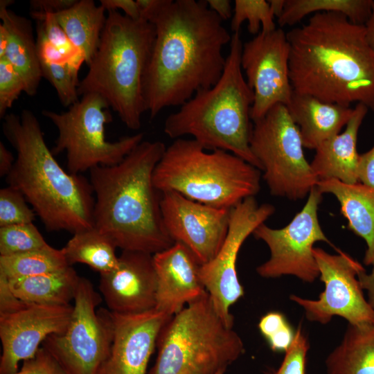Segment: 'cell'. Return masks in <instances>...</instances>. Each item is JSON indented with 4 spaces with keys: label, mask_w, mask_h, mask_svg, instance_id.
Instances as JSON below:
<instances>
[{
    "label": "cell",
    "mask_w": 374,
    "mask_h": 374,
    "mask_svg": "<svg viewBox=\"0 0 374 374\" xmlns=\"http://www.w3.org/2000/svg\"><path fill=\"white\" fill-rule=\"evenodd\" d=\"M152 257L158 310L172 317L207 292L199 276L201 264L184 244L174 242Z\"/></svg>",
    "instance_id": "20"
},
{
    "label": "cell",
    "mask_w": 374,
    "mask_h": 374,
    "mask_svg": "<svg viewBox=\"0 0 374 374\" xmlns=\"http://www.w3.org/2000/svg\"><path fill=\"white\" fill-rule=\"evenodd\" d=\"M268 2L273 15L278 18L283 12L285 0H269Z\"/></svg>",
    "instance_id": "49"
},
{
    "label": "cell",
    "mask_w": 374,
    "mask_h": 374,
    "mask_svg": "<svg viewBox=\"0 0 374 374\" xmlns=\"http://www.w3.org/2000/svg\"><path fill=\"white\" fill-rule=\"evenodd\" d=\"M322 195L317 186L313 188L303 208L285 226L273 229L262 223L255 229L253 236L263 241L270 252L268 260L256 268L260 276L292 275L305 283H313L319 276L313 245L319 241L332 245L318 219Z\"/></svg>",
    "instance_id": "12"
},
{
    "label": "cell",
    "mask_w": 374,
    "mask_h": 374,
    "mask_svg": "<svg viewBox=\"0 0 374 374\" xmlns=\"http://www.w3.org/2000/svg\"><path fill=\"white\" fill-rule=\"evenodd\" d=\"M8 43V35L5 27L0 24V57L4 56Z\"/></svg>",
    "instance_id": "50"
},
{
    "label": "cell",
    "mask_w": 374,
    "mask_h": 374,
    "mask_svg": "<svg viewBox=\"0 0 374 374\" xmlns=\"http://www.w3.org/2000/svg\"><path fill=\"white\" fill-rule=\"evenodd\" d=\"M110 312L112 345L98 374H148L159 335L171 317L156 308L137 314Z\"/></svg>",
    "instance_id": "18"
},
{
    "label": "cell",
    "mask_w": 374,
    "mask_h": 374,
    "mask_svg": "<svg viewBox=\"0 0 374 374\" xmlns=\"http://www.w3.org/2000/svg\"><path fill=\"white\" fill-rule=\"evenodd\" d=\"M30 15L41 25L48 40L69 57L75 67L80 69L81 64L84 62V57L71 42L54 13L31 12Z\"/></svg>",
    "instance_id": "35"
},
{
    "label": "cell",
    "mask_w": 374,
    "mask_h": 374,
    "mask_svg": "<svg viewBox=\"0 0 374 374\" xmlns=\"http://www.w3.org/2000/svg\"><path fill=\"white\" fill-rule=\"evenodd\" d=\"M42 77L55 88L64 107H71L78 102V70L70 63H56L39 58Z\"/></svg>",
    "instance_id": "33"
},
{
    "label": "cell",
    "mask_w": 374,
    "mask_h": 374,
    "mask_svg": "<svg viewBox=\"0 0 374 374\" xmlns=\"http://www.w3.org/2000/svg\"><path fill=\"white\" fill-rule=\"evenodd\" d=\"M78 0H31V12L57 13L73 6Z\"/></svg>",
    "instance_id": "42"
},
{
    "label": "cell",
    "mask_w": 374,
    "mask_h": 374,
    "mask_svg": "<svg viewBox=\"0 0 374 374\" xmlns=\"http://www.w3.org/2000/svg\"><path fill=\"white\" fill-rule=\"evenodd\" d=\"M167 0H136L140 19L151 22Z\"/></svg>",
    "instance_id": "44"
},
{
    "label": "cell",
    "mask_w": 374,
    "mask_h": 374,
    "mask_svg": "<svg viewBox=\"0 0 374 374\" xmlns=\"http://www.w3.org/2000/svg\"><path fill=\"white\" fill-rule=\"evenodd\" d=\"M15 159L12 153L0 141V176L6 177L13 168Z\"/></svg>",
    "instance_id": "47"
},
{
    "label": "cell",
    "mask_w": 374,
    "mask_h": 374,
    "mask_svg": "<svg viewBox=\"0 0 374 374\" xmlns=\"http://www.w3.org/2000/svg\"><path fill=\"white\" fill-rule=\"evenodd\" d=\"M12 0L0 1V18L8 35L5 57L24 80L25 93L34 96L42 77L37 43L33 35L31 21L18 15L8 6Z\"/></svg>",
    "instance_id": "23"
},
{
    "label": "cell",
    "mask_w": 374,
    "mask_h": 374,
    "mask_svg": "<svg viewBox=\"0 0 374 374\" xmlns=\"http://www.w3.org/2000/svg\"><path fill=\"white\" fill-rule=\"evenodd\" d=\"M249 146L271 195L305 198L319 179L305 157L301 133L286 105L278 104L253 122Z\"/></svg>",
    "instance_id": "10"
},
{
    "label": "cell",
    "mask_w": 374,
    "mask_h": 374,
    "mask_svg": "<svg viewBox=\"0 0 374 374\" xmlns=\"http://www.w3.org/2000/svg\"><path fill=\"white\" fill-rule=\"evenodd\" d=\"M208 8L222 21L232 17L233 10L229 0H206Z\"/></svg>",
    "instance_id": "46"
},
{
    "label": "cell",
    "mask_w": 374,
    "mask_h": 374,
    "mask_svg": "<svg viewBox=\"0 0 374 374\" xmlns=\"http://www.w3.org/2000/svg\"><path fill=\"white\" fill-rule=\"evenodd\" d=\"M286 107L299 129L303 147L310 150H316L323 141L339 134L353 113L350 107L294 91Z\"/></svg>",
    "instance_id": "22"
},
{
    "label": "cell",
    "mask_w": 374,
    "mask_h": 374,
    "mask_svg": "<svg viewBox=\"0 0 374 374\" xmlns=\"http://www.w3.org/2000/svg\"><path fill=\"white\" fill-rule=\"evenodd\" d=\"M73 310L71 304L28 303L21 310L0 315V374L17 372L19 362L33 357L49 335L63 333L70 323Z\"/></svg>",
    "instance_id": "17"
},
{
    "label": "cell",
    "mask_w": 374,
    "mask_h": 374,
    "mask_svg": "<svg viewBox=\"0 0 374 374\" xmlns=\"http://www.w3.org/2000/svg\"><path fill=\"white\" fill-rule=\"evenodd\" d=\"M12 374H66L56 360L42 346L32 358L23 361L19 371Z\"/></svg>",
    "instance_id": "38"
},
{
    "label": "cell",
    "mask_w": 374,
    "mask_h": 374,
    "mask_svg": "<svg viewBox=\"0 0 374 374\" xmlns=\"http://www.w3.org/2000/svg\"><path fill=\"white\" fill-rule=\"evenodd\" d=\"M2 128L17 152L6 181L21 192L46 229L74 234L94 226L95 196L89 180L60 166L35 115L25 109L20 116L7 114Z\"/></svg>",
    "instance_id": "4"
},
{
    "label": "cell",
    "mask_w": 374,
    "mask_h": 374,
    "mask_svg": "<svg viewBox=\"0 0 374 374\" xmlns=\"http://www.w3.org/2000/svg\"><path fill=\"white\" fill-rule=\"evenodd\" d=\"M325 365L327 374H374V322L348 324Z\"/></svg>",
    "instance_id": "25"
},
{
    "label": "cell",
    "mask_w": 374,
    "mask_h": 374,
    "mask_svg": "<svg viewBox=\"0 0 374 374\" xmlns=\"http://www.w3.org/2000/svg\"><path fill=\"white\" fill-rule=\"evenodd\" d=\"M117 247L95 226L73 234L62 249L69 265L82 263L100 273H107L117 265Z\"/></svg>",
    "instance_id": "28"
},
{
    "label": "cell",
    "mask_w": 374,
    "mask_h": 374,
    "mask_svg": "<svg viewBox=\"0 0 374 374\" xmlns=\"http://www.w3.org/2000/svg\"><path fill=\"white\" fill-rule=\"evenodd\" d=\"M319 191L332 194L340 204V212L348 228L362 238L367 245L364 265H374V188L359 182L345 184L336 179L319 181Z\"/></svg>",
    "instance_id": "24"
},
{
    "label": "cell",
    "mask_w": 374,
    "mask_h": 374,
    "mask_svg": "<svg viewBox=\"0 0 374 374\" xmlns=\"http://www.w3.org/2000/svg\"><path fill=\"white\" fill-rule=\"evenodd\" d=\"M368 111L364 105L356 104L344 131L323 141L315 150L310 166L319 181L336 179L348 184L358 182L357 135Z\"/></svg>",
    "instance_id": "21"
},
{
    "label": "cell",
    "mask_w": 374,
    "mask_h": 374,
    "mask_svg": "<svg viewBox=\"0 0 374 374\" xmlns=\"http://www.w3.org/2000/svg\"><path fill=\"white\" fill-rule=\"evenodd\" d=\"M151 23L155 37L143 91L152 120L219 80L226 63L222 49L232 35L206 0H167Z\"/></svg>",
    "instance_id": "1"
},
{
    "label": "cell",
    "mask_w": 374,
    "mask_h": 374,
    "mask_svg": "<svg viewBox=\"0 0 374 374\" xmlns=\"http://www.w3.org/2000/svg\"><path fill=\"white\" fill-rule=\"evenodd\" d=\"M101 302L91 282L80 276L67 328L49 335L42 344L66 374H98L109 355L112 320L109 310H97Z\"/></svg>",
    "instance_id": "11"
},
{
    "label": "cell",
    "mask_w": 374,
    "mask_h": 374,
    "mask_svg": "<svg viewBox=\"0 0 374 374\" xmlns=\"http://www.w3.org/2000/svg\"><path fill=\"white\" fill-rule=\"evenodd\" d=\"M68 266L63 249L44 248L10 256H0V274L8 279L41 275Z\"/></svg>",
    "instance_id": "30"
},
{
    "label": "cell",
    "mask_w": 374,
    "mask_h": 374,
    "mask_svg": "<svg viewBox=\"0 0 374 374\" xmlns=\"http://www.w3.org/2000/svg\"><path fill=\"white\" fill-rule=\"evenodd\" d=\"M274 18L268 1L235 0L231 28L233 33H239L242 24L247 21L251 34L258 35L260 26V32L269 33L276 29Z\"/></svg>",
    "instance_id": "31"
},
{
    "label": "cell",
    "mask_w": 374,
    "mask_h": 374,
    "mask_svg": "<svg viewBox=\"0 0 374 374\" xmlns=\"http://www.w3.org/2000/svg\"><path fill=\"white\" fill-rule=\"evenodd\" d=\"M294 91L374 112V51L364 25L336 12H318L286 33Z\"/></svg>",
    "instance_id": "2"
},
{
    "label": "cell",
    "mask_w": 374,
    "mask_h": 374,
    "mask_svg": "<svg viewBox=\"0 0 374 374\" xmlns=\"http://www.w3.org/2000/svg\"><path fill=\"white\" fill-rule=\"evenodd\" d=\"M161 193L163 222L170 238L188 248L201 265L209 262L225 240L231 209L193 201L175 191Z\"/></svg>",
    "instance_id": "16"
},
{
    "label": "cell",
    "mask_w": 374,
    "mask_h": 374,
    "mask_svg": "<svg viewBox=\"0 0 374 374\" xmlns=\"http://www.w3.org/2000/svg\"><path fill=\"white\" fill-rule=\"evenodd\" d=\"M105 9L93 0H78L71 8L54 13L68 38L77 48L87 65L100 44L107 16Z\"/></svg>",
    "instance_id": "26"
},
{
    "label": "cell",
    "mask_w": 374,
    "mask_h": 374,
    "mask_svg": "<svg viewBox=\"0 0 374 374\" xmlns=\"http://www.w3.org/2000/svg\"><path fill=\"white\" fill-rule=\"evenodd\" d=\"M288 324L283 314L278 312H270L261 317L258 323V328L262 336L267 339Z\"/></svg>",
    "instance_id": "40"
},
{
    "label": "cell",
    "mask_w": 374,
    "mask_h": 374,
    "mask_svg": "<svg viewBox=\"0 0 374 374\" xmlns=\"http://www.w3.org/2000/svg\"><path fill=\"white\" fill-rule=\"evenodd\" d=\"M242 46L240 33H233L219 80L213 87L197 91L170 114L163 132L175 139L191 136L207 150L231 152L261 170L249 146L253 92L242 74Z\"/></svg>",
    "instance_id": "5"
},
{
    "label": "cell",
    "mask_w": 374,
    "mask_h": 374,
    "mask_svg": "<svg viewBox=\"0 0 374 374\" xmlns=\"http://www.w3.org/2000/svg\"><path fill=\"white\" fill-rule=\"evenodd\" d=\"M364 26L368 43L374 51V1L373 2L371 14Z\"/></svg>",
    "instance_id": "48"
},
{
    "label": "cell",
    "mask_w": 374,
    "mask_h": 374,
    "mask_svg": "<svg viewBox=\"0 0 374 374\" xmlns=\"http://www.w3.org/2000/svg\"><path fill=\"white\" fill-rule=\"evenodd\" d=\"M309 348L308 339L299 326L291 346L285 352L281 364L276 370L269 374H306L307 354Z\"/></svg>",
    "instance_id": "37"
},
{
    "label": "cell",
    "mask_w": 374,
    "mask_h": 374,
    "mask_svg": "<svg viewBox=\"0 0 374 374\" xmlns=\"http://www.w3.org/2000/svg\"><path fill=\"white\" fill-rule=\"evenodd\" d=\"M357 278L362 288L366 290L367 301L374 311V265L370 274L364 269L359 272Z\"/></svg>",
    "instance_id": "45"
},
{
    "label": "cell",
    "mask_w": 374,
    "mask_h": 374,
    "mask_svg": "<svg viewBox=\"0 0 374 374\" xmlns=\"http://www.w3.org/2000/svg\"><path fill=\"white\" fill-rule=\"evenodd\" d=\"M100 5L106 11H118L121 10L125 15L132 19H140L136 1L134 0H100Z\"/></svg>",
    "instance_id": "43"
},
{
    "label": "cell",
    "mask_w": 374,
    "mask_h": 374,
    "mask_svg": "<svg viewBox=\"0 0 374 374\" xmlns=\"http://www.w3.org/2000/svg\"><path fill=\"white\" fill-rule=\"evenodd\" d=\"M100 276L99 290L109 311L137 314L156 308L157 276L152 254L122 251L116 266Z\"/></svg>",
    "instance_id": "19"
},
{
    "label": "cell",
    "mask_w": 374,
    "mask_h": 374,
    "mask_svg": "<svg viewBox=\"0 0 374 374\" xmlns=\"http://www.w3.org/2000/svg\"><path fill=\"white\" fill-rule=\"evenodd\" d=\"M269 204H258L249 197L231 208L226 237L215 257L201 265L199 276L218 314L233 325L230 309L244 296L243 286L237 273L240 249L255 229L274 213Z\"/></svg>",
    "instance_id": "14"
},
{
    "label": "cell",
    "mask_w": 374,
    "mask_h": 374,
    "mask_svg": "<svg viewBox=\"0 0 374 374\" xmlns=\"http://www.w3.org/2000/svg\"><path fill=\"white\" fill-rule=\"evenodd\" d=\"M373 2V0H285L278 23L281 27L290 26L311 13L336 12L345 15L354 24L364 25L371 14Z\"/></svg>",
    "instance_id": "29"
},
{
    "label": "cell",
    "mask_w": 374,
    "mask_h": 374,
    "mask_svg": "<svg viewBox=\"0 0 374 374\" xmlns=\"http://www.w3.org/2000/svg\"><path fill=\"white\" fill-rule=\"evenodd\" d=\"M28 303L14 294L9 285L8 278L0 274V315L21 310Z\"/></svg>",
    "instance_id": "39"
},
{
    "label": "cell",
    "mask_w": 374,
    "mask_h": 374,
    "mask_svg": "<svg viewBox=\"0 0 374 374\" xmlns=\"http://www.w3.org/2000/svg\"><path fill=\"white\" fill-rule=\"evenodd\" d=\"M225 371H224V370H223V371H220L217 372V373H215V374H224Z\"/></svg>",
    "instance_id": "51"
},
{
    "label": "cell",
    "mask_w": 374,
    "mask_h": 374,
    "mask_svg": "<svg viewBox=\"0 0 374 374\" xmlns=\"http://www.w3.org/2000/svg\"><path fill=\"white\" fill-rule=\"evenodd\" d=\"M160 192L175 191L191 200L231 209L260 189V170L221 150L207 151L194 139H175L153 172Z\"/></svg>",
    "instance_id": "7"
},
{
    "label": "cell",
    "mask_w": 374,
    "mask_h": 374,
    "mask_svg": "<svg viewBox=\"0 0 374 374\" xmlns=\"http://www.w3.org/2000/svg\"><path fill=\"white\" fill-rule=\"evenodd\" d=\"M358 182L374 188V145L359 154L357 166Z\"/></svg>",
    "instance_id": "41"
},
{
    "label": "cell",
    "mask_w": 374,
    "mask_h": 374,
    "mask_svg": "<svg viewBox=\"0 0 374 374\" xmlns=\"http://www.w3.org/2000/svg\"><path fill=\"white\" fill-rule=\"evenodd\" d=\"M155 37L152 23L109 11L98 49L79 82V96L103 97L130 129L146 112L143 82Z\"/></svg>",
    "instance_id": "6"
},
{
    "label": "cell",
    "mask_w": 374,
    "mask_h": 374,
    "mask_svg": "<svg viewBox=\"0 0 374 374\" xmlns=\"http://www.w3.org/2000/svg\"><path fill=\"white\" fill-rule=\"evenodd\" d=\"M290 44L281 28L260 32L243 44L241 67L253 92L251 119L255 122L278 104L287 105L293 89L290 79Z\"/></svg>",
    "instance_id": "15"
},
{
    "label": "cell",
    "mask_w": 374,
    "mask_h": 374,
    "mask_svg": "<svg viewBox=\"0 0 374 374\" xmlns=\"http://www.w3.org/2000/svg\"><path fill=\"white\" fill-rule=\"evenodd\" d=\"M166 147L143 141L120 163L89 170L94 226L122 251L154 254L174 244L163 222L153 172Z\"/></svg>",
    "instance_id": "3"
},
{
    "label": "cell",
    "mask_w": 374,
    "mask_h": 374,
    "mask_svg": "<svg viewBox=\"0 0 374 374\" xmlns=\"http://www.w3.org/2000/svg\"><path fill=\"white\" fill-rule=\"evenodd\" d=\"M337 250L338 254H330L319 247L313 249L320 280L325 286L318 299L295 294L290 299L302 307L310 321L326 324L338 316L351 325L374 322V311L365 299L357 278L364 268L349 254Z\"/></svg>",
    "instance_id": "13"
},
{
    "label": "cell",
    "mask_w": 374,
    "mask_h": 374,
    "mask_svg": "<svg viewBox=\"0 0 374 374\" xmlns=\"http://www.w3.org/2000/svg\"><path fill=\"white\" fill-rule=\"evenodd\" d=\"M24 195L8 185L0 190V227L33 223L36 213L27 204Z\"/></svg>",
    "instance_id": "34"
},
{
    "label": "cell",
    "mask_w": 374,
    "mask_h": 374,
    "mask_svg": "<svg viewBox=\"0 0 374 374\" xmlns=\"http://www.w3.org/2000/svg\"><path fill=\"white\" fill-rule=\"evenodd\" d=\"M23 91L25 92V84L21 77L5 57H0L1 118L3 119L7 110Z\"/></svg>",
    "instance_id": "36"
},
{
    "label": "cell",
    "mask_w": 374,
    "mask_h": 374,
    "mask_svg": "<svg viewBox=\"0 0 374 374\" xmlns=\"http://www.w3.org/2000/svg\"><path fill=\"white\" fill-rule=\"evenodd\" d=\"M80 276L72 266L41 275L8 279L14 294L29 303L51 305H70Z\"/></svg>",
    "instance_id": "27"
},
{
    "label": "cell",
    "mask_w": 374,
    "mask_h": 374,
    "mask_svg": "<svg viewBox=\"0 0 374 374\" xmlns=\"http://www.w3.org/2000/svg\"><path fill=\"white\" fill-rule=\"evenodd\" d=\"M109 107L103 97L90 93L82 96L67 111L42 112L58 131L52 152H66L70 173L80 175L97 166L116 165L143 141L141 132L114 142L106 140L105 125L112 121Z\"/></svg>",
    "instance_id": "9"
},
{
    "label": "cell",
    "mask_w": 374,
    "mask_h": 374,
    "mask_svg": "<svg viewBox=\"0 0 374 374\" xmlns=\"http://www.w3.org/2000/svg\"><path fill=\"white\" fill-rule=\"evenodd\" d=\"M218 314L208 292L172 316L157 339L148 374H215L235 362L244 343Z\"/></svg>",
    "instance_id": "8"
},
{
    "label": "cell",
    "mask_w": 374,
    "mask_h": 374,
    "mask_svg": "<svg viewBox=\"0 0 374 374\" xmlns=\"http://www.w3.org/2000/svg\"><path fill=\"white\" fill-rule=\"evenodd\" d=\"M48 245L33 223L0 227V256L21 253Z\"/></svg>",
    "instance_id": "32"
}]
</instances>
